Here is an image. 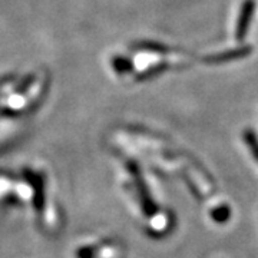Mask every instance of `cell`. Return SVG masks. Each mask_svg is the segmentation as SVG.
Returning a JSON list of instances; mask_svg holds the SVG:
<instances>
[{
	"label": "cell",
	"instance_id": "1",
	"mask_svg": "<svg viewBox=\"0 0 258 258\" xmlns=\"http://www.w3.org/2000/svg\"><path fill=\"white\" fill-rule=\"evenodd\" d=\"M131 171L134 172V176H135V179H137V185H138V189H139V197H141V204H142V208H144V211L147 215H151V214H154L155 211V205L154 203L151 201V197H148L147 189H145V185L142 182V178L139 175V172L137 171V166H131Z\"/></svg>",
	"mask_w": 258,
	"mask_h": 258
},
{
	"label": "cell",
	"instance_id": "2",
	"mask_svg": "<svg viewBox=\"0 0 258 258\" xmlns=\"http://www.w3.org/2000/svg\"><path fill=\"white\" fill-rule=\"evenodd\" d=\"M247 144H248L249 149H251V152H252V157L255 158V161L258 162V141L255 139V137L252 135V134H247Z\"/></svg>",
	"mask_w": 258,
	"mask_h": 258
}]
</instances>
